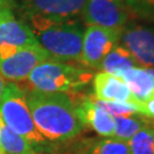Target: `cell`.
I'll return each instance as SVG.
<instances>
[{
    "label": "cell",
    "mask_w": 154,
    "mask_h": 154,
    "mask_svg": "<svg viewBox=\"0 0 154 154\" xmlns=\"http://www.w3.org/2000/svg\"><path fill=\"white\" fill-rule=\"evenodd\" d=\"M120 45L140 67H154V28L130 23L120 34Z\"/></svg>",
    "instance_id": "ba28073f"
},
{
    "label": "cell",
    "mask_w": 154,
    "mask_h": 154,
    "mask_svg": "<svg viewBox=\"0 0 154 154\" xmlns=\"http://www.w3.org/2000/svg\"><path fill=\"white\" fill-rule=\"evenodd\" d=\"M94 98L104 102H116L135 106L142 114V103L132 96L131 91L122 78L112 75L110 73L98 71L93 78Z\"/></svg>",
    "instance_id": "30bf717a"
},
{
    "label": "cell",
    "mask_w": 154,
    "mask_h": 154,
    "mask_svg": "<svg viewBox=\"0 0 154 154\" xmlns=\"http://www.w3.org/2000/svg\"><path fill=\"white\" fill-rule=\"evenodd\" d=\"M144 69L147 71V73L151 75V78L153 79V81H154V67H144Z\"/></svg>",
    "instance_id": "d4e9b609"
},
{
    "label": "cell",
    "mask_w": 154,
    "mask_h": 154,
    "mask_svg": "<svg viewBox=\"0 0 154 154\" xmlns=\"http://www.w3.org/2000/svg\"><path fill=\"white\" fill-rule=\"evenodd\" d=\"M152 125H154L153 122L139 113L114 116V132L112 137L128 142L140 129Z\"/></svg>",
    "instance_id": "2e32d148"
},
{
    "label": "cell",
    "mask_w": 154,
    "mask_h": 154,
    "mask_svg": "<svg viewBox=\"0 0 154 154\" xmlns=\"http://www.w3.org/2000/svg\"><path fill=\"white\" fill-rule=\"evenodd\" d=\"M142 116L147 118L149 121L154 123V91L149 98L143 103L142 106Z\"/></svg>",
    "instance_id": "44dd1931"
},
{
    "label": "cell",
    "mask_w": 154,
    "mask_h": 154,
    "mask_svg": "<svg viewBox=\"0 0 154 154\" xmlns=\"http://www.w3.org/2000/svg\"><path fill=\"white\" fill-rule=\"evenodd\" d=\"M40 46L30 25L14 15L0 21V58L28 47Z\"/></svg>",
    "instance_id": "9c48e42d"
},
{
    "label": "cell",
    "mask_w": 154,
    "mask_h": 154,
    "mask_svg": "<svg viewBox=\"0 0 154 154\" xmlns=\"http://www.w3.org/2000/svg\"><path fill=\"white\" fill-rule=\"evenodd\" d=\"M37 154H38V153H37Z\"/></svg>",
    "instance_id": "4316f807"
},
{
    "label": "cell",
    "mask_w": 154,
    "mask_h": 154,
    "mask_svg": "<svg viewBox=\"0 0 154 154\" xmlns=\"http://www.w3.org/2000/svg\"><path fill=\"white\" fill-rule=\"evenodd\" d=\"M26 15L38 14L60 18H78L86 0H21Z\"/></svg>",
    "instance_id": "7c38bea8"
},
{
    "label": "cell",
    "mask_w": 154,
    "mask_h": 154,
    "mask_svg": "<svg viewBox=\"0 0 154 154\" xmlns=\"http://www.w3.org/2000/svg\"><path fill=\"white\" fill-rule=\"evenodd\" d=\"M86 25H95L121 33L134 18L123 0H86L81 13Z\"/></svg>",
    "instance_id": "5b68a950"
},
{
    "label": "cell",
    "mask_w": 154,
    "mask_h": 154,
    "mask_svg": "<svg viewBox=\"0 0 154 154\" xmlns=\"http://www.w3.org/2000/svg\"><path fill=\"white\" fill-rule=\"evenodd\" d=\"M120 34L113 30L87 25L83 31L80 64L90 70H98L106 55L120 44Z\"/></svg>",
    "instance_id": "8992f818"
},
{
    "label": "cell",
    "mask_w": 154,
    "mask_h": 154,
    "mask_svg": "<svg viewBox=\"0 0 154 154\" xmlns=\"http://www.w3.org/2000/svg\"><path fill=\"white\" fill-rule=\"evenodd\" d=\"M6 81L5 79H4V77L1 75V73H0V98H1V96H2V93H4V89H5L6 87Z\"/></svg>",
    "instance_id": "603a6c76"
},
{
    "label": "cell",
    "mask_w": 154,
    "mask_h": 154,
    "mask_svg": "<svg viewBox=\"0 0 154 154\" xmlns=\"http://www.w3.org/2000/svg\"><path fill=\"white\" fill-rule=\"evenodd\" d=\"M0 5L9 7V8H13V6H14V0H0Z\"/></svg>",
    "instance_id": "cb8c5ba5"
},
{
    "label": "cell",
    "mask_w": 154,
    "mask_h": 154,
    "mask_svg": "<svg viewBox=\"0 0 154 154\" xmlns=\"http://www.w3.org/2000/svg\"><path fill=\"white\" fill-rule=\"evenodd\" d=\"M132 17L154 21V0H123Z\"/></svg>",
    "instance_id": "d6986e66"
},
{
    "label": "cell",
    "mask_w": 154,
    "mask_h": 154,
    "mask_svg": "<svg viewBox=\"0 0 154 154\" xmlns=\"http://www.w3.org/2000/svg\"><path fill=\"white\" fill-rule=\"evenodd\" d=\"M0 154H7V153H5V152H2V151H0Z\"/></svg>",
    "instance_id": "484cf974"
},
{
    "label": "cell",
    "mask_w": 154,
    "mask_h": 154,
    "mask_svg": "<svg viewBox=\"0 0 154 154\" xmlns=\"http://www.w3.org/2000/svg\"><path fill=\"white\" fill-rule=\"evenodd\" d=\"M121 78L131 91L132 96L143 106L144 102L154 91V81L147 71L144 67L135 66L123 72Z\"/></svg>",
    "instance_id": "4fadbf2b"
},
{
    "label": "cell",
    "mask_w": 154,
    "mask_h": 154,
    "mask_svg": "<svg viewBox=\"0 0 154 154\" xmlns=\"http://www.w3.org/2000/svg\"><path fill=\"white\" fill-rule=\"evenodd\" d=\"M77 154H130V152L127 142L114 137H99L82 142Z\"/></svg>",
    "instance_id": "9a60e30c"
},
{
    "label": "cell",
    "mask_w": 154,
    "mask_h": 154,
    "mask_svg": "<svg viewBox=\"0 0 154 154\" xmlns=\"http://www.w3.org/2000/svg\"><path fill=\"white\" fill-rule=\"evenodd\" d=\"M75 104V112L85 128H90L100 137H112L114 132V116L95 103L93 96L81 97Z\"/></svg>",
    "instance_id": "8fae6325"
},
{
    "label": "cell",
    "mask_w": 154,
    "mask_h": 154,
    "mask_svg": "<svg viewBox=\"0 0 154 154\" xmlns=\"http://www.w3.org/2000/svg\"><path fill=\"white\" fill-rule=\"evenodd\" d=\"M94 100L98 106L104 109L112 116H129V114L139 113L137 109L135 106H131V105L123 104V103H116V102H104V100H98V99L95 98H94Z\"/></svg>",
    "instance_id": "ffe728a7"
},
{
    "label": "cell",
    "mask_w": 154,
    "mask_h": 154,
    "mask_svg": "<svg viewBox=\"0 0 154 154\" xmlns=\"http://www.w3.org/2000/svg\"><path fill=\"white\" fill-rule=\"evenodd\" d=\"M50 58L53 57L41 46L22 48L0 58V73L11 82L24 81L35 66Z\"/></svg>",
    "instance_id": "52a82bcc"
},
{
    "label": "cell",
    "mask_w": 154,
    "mask_h": 154,
    "mask_svg": "<svg viewBox=\"0 0 154 154\" xmlns=\"http://www.w3.org/2000/svg\"><path fill=\"white\" fill-rule=\"evenodd\" d=\"M0 118L8 128L22 136L39 151H50L53 144L46 140L38 131L29 109L25 91L15 82L6 85L0 98Z\"/></svg>",
    "instance_id": "277c9868"
},
{
    "label": "cell",
    "mask_w": 154,
    "mask_h": 154,
    "mask_svg": "<svg viewBox=\"0 0 154 154\" xmlns=\"http://www.w3.org/2000/svg\"><path fill=\"white\" fill-rule=\"evenodd\" d=\"M127 144L130 154H154V125L140 129Z\"/></svg>",
    "instance_id": "ac0fdd59"
},
{
    "label": "cell",
    "mask_w": 154,
    "mask_h": 154,
    "mask_svg": "<svg viewBox=\"0 0 154 154\" xmlns=\"http://www.w3.org/2000/svg\"><path fill=\"white\" fill-rule=\"evenodd\" d=\"M0 151L7 154H37L33 146L22 136L13 131L0 118Z\"/></svg>",
    "instance_id": "e0dca14e"
},
{
    "label": "cell",
    "mask_w": 154,
    "mask_h": 154,
    "mask_svg": "<svg viewBox=\"0 0 154 154\" xmlns=\"http://www.w3.org/2000/svg\"><path fill=\"white\" fill-rule=\"evenodd\" d=\"M94 72L71 62L54 58L40 63L30 73L28 82L30 90L42 93L74 94L93 81Z\"/></svg>",
    "instance_id": "3957f363"
},
{
    "label": "cell",
    "mask_w": 154,
    "mask_h": 154,
    "mask_svg": "<svg viewBox=\"0 0 154 154\" xmlns=\"http://www.w3.org/2000/svg\"><path fill=\"white\" fill-rule=\"evenodd\" d=\"M28 17L39 45L54 60L80 63L85 28L78 18H60L38 14H30Z\"/></svg>",
    "instance_id": "7a4b0ae2"
},
{
    "label": "cell",
    "mask_w": 154,
    "mask_h": 154,
    "mask_svg": "<svg viewBox=\"0 0 154 154\" xmlns=\"http://www.w3.org/2000/svg\"><path fill=\"white\" fill-rule=\"evenodd\" d=\"M25 96L38 131L50 144L67 143L85 129L70 95L29 90Z\"/></svg>",
    "instance_id": "6da1fadb"
},
{
    "label": "cell",
    "mask_w": 154,
    "mask_h": 154,
    "mask_svg": "<svg viewBox=\"0 0 154 154\" xmlns=\"http://www.w3.org/2000/svg\"><path fill=\"white\" fill-rule=\"evenodd\" d=\"M13 15H14V14H13V11H11V8L0 5V21L6 20V18H8V17L13 16Z\"/></svg>",
    "instance_id": "7402d4cb"
},
{
    "label": "cell",
    "mask_w": 154,
    "mask_h": 154,
    "mask_svg": "<svg viewBox=\"0 0 154 154\" xmlns=\"http://www.w3.org/2000/svg\"><path fill=\"white\" fill-rule=\"evenodd\" d=\"M135 66L139 65L137 64V62L135 61L131 54L122 45L119 44L106 55L98 70L121 78L123 72H126L127 70L135 67Z\"/></svg>",
    "instance_id": "5bb4252c"
}]
</instances>
